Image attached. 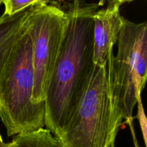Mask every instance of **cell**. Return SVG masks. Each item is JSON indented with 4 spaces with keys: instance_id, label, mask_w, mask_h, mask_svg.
<instances>
[{
    "instance_id": "cell-1",
    "label": "cell",
    "mask_w": 147,
    "mask_h": 147,
    "mask_svg": "<svg viewBox=\"0 0 147 147\" xmlns=\"http://www.w3.org/2000/svg\"><path fill=\"white\" fill-rule=\"evenodd\" d=\"M103 1L72 0L62 9L67 17L61 50L45 93V126L53 137L67 123L93 69V17Z\"/></svg>"
},
{
    "instance_id": "cell-2",
    "label": "cell",
    "mask_w": 147,
    "mask_h": 147,
    "mask_svg": "<svg viewBox=\"0 0 147 147\" xmlns=\"http://www.w3.org/2000/svg\"><path fill=\"white\" fill-rule=\"evenodd\" d=\"M123 119L111 92L106 67L94 65L78 103L54 138L58 147H115Z\"/></svg>"
},
{
    "instance_id": "cell-3",
    "label": "cell",
    "mask_w": 147,
    "mask_h": 147,
    "mask_svg": "<svg viewBox=\"0 0 147 147\" xmlns=\"http://www.w3.org/2000/svg\"><path fill=\"white\" fill-rule=\"evenodd\" d=\"M34 70L27 22L0 71V119L8 136L45 126V105L32 101Z\"/></svg>"
},
{
    "instance_id": "cell-4",
    "label": "cell",
    "mask_w": 147,
    "mask_h": 147,
    "mask_svg": "<svg viewBox=\"0 0 147 147\" xmlns=\"http://www.w3.org/2000/svg\"><path fill=\"white\" fill-rule=\"evenodd\" d=\"M117 53L106 64L109 87L124 119L131 125L132 114L146 84L147 23H135L123 17L117 39Z\"/></svg>"
},
{
    "instance_id": "cell-5",
    "label": "cell",
    "mask_w": 147,
    "mask_h": 147,
    "mask_svg": "<svg viewBox=\"0 0 147 147\" xmlns=\"http://www.w3.org/2000/svg\"><path fill=\"white\" fill-rule=\"evenodd\" d=\"M67 22L65 12L52 4L34 5L28 17L34 70L32 101L35 104H45L47 85L61 50Z\"/></svg>"
},
{
    "instance_id": "cell-6",
    "label": "cell",
    "mask_w": 147,
    "mask_h": 147,
    "mask_svg": "<svg viewBox=\"0 0 147 147\" xmlns=\"http://www.w3.org/2000/svg\"><path fill=\"white\" fill-rule=\"evenodd\" d=\"M120 6L108 5L98 9L93 17V61L99 67H106L108 58L113 51L123 24Z\"/></svg>"
},
{
    "instance_id": "cell-7",
    "label": "cell",
    "mask_w": 147,
    "mask_h": 147,
    "mask_svg": "<svg viewBox=\"0 0 147 147\" xmlns=\"http://www.w3.org/2000/svg\"><path fill=\"white\" fill-rule=\"evenodd\" d=\"M32 7L14 14L0 16V71L13 47L22 34Z\"/></svg>"
},
{
    "instance_id": "cell-8",
    "label": "cell",
    "mask_w": 147,
    "mask_h": 147,
    "mask_svg": "<svg viewBox=\"0 0 147 147\" xmlns=\"http://www.w3.org/2000/svg\"><path fill=\"white\" fill-rule=\"evenodd\" d=\"M12 140L20 147H58L52 134L44 128L17 134Z\"/></svg>"
},
{
    "instance_id": "cell-9",
    "label": "cell",
    "mask_w": 147,
    "mask_h": 147,
    "mask_svg": "<svg viewBox=\"0 0 147 147\" xmlns=\"http://www.w3.org/2000/svg\"><path fill=\"white\" fill-rule=\"evenodd\" d=\"M50 0H3L4 14L14 15L36 4H50Z\"/></svg>"
},
{
    "instance_id": "cell-10",
    "label": "cell",
    "mask_w": 147,
    "mask_h": 147,
    "mask_svg": "<svg viewBox=\"0 0 147 147\" xmlns=\"http://www.w3.org/2000/svg\"><path fill=\"white\" fill-rule=\"evenodd\" d=\"M137 104V116L136 119L139 121V125H140L141 130H142V135H143L144 142L145 145L146 146L147 144V121L146 117L145 116L144 110L143 103H142V97L139 98L136 102Z\"/></svg>"
},
{
    "instance_id": "cell-11",
    "label": "cell",
    "mask_w": 147,
    "mask_h": 147,
    "mask_svg": "<svg viewBox=\"0 0 147 147\" xmlns=\"http://www.w3.org/2000/svg\"><path fill=\"white\" fill-rule=\"evenodd\" d=\"M109 3V5H112V4H116V5L121 6L124 3L131 2L134 0H106Z\"/></svg>"
},
{
    "instance_id": "cell-12",
    "label": "cell",
    "mask_w": 147,
    "mask_h": 147,
    "mask_svg": "<svg viewBox=\"0 0 147 147\" xmlns=\"http://www.w3.org/2000/svg\"><path fill=\"white\" fill-rule=\"evenodd\" d=\"M2 147H20L18 146L17 144H16V142H14V141H11V142H9V143H4L3 144Z\"/></svg>"
},
{
    "instance_id": "cell-13",
    "label": "cell",
    "mask_w": 147,
    "mask_h": 147,
    "mask_svg": "<svg viewBox=\"0 0 147 147\" xmlns=\"http://www.w3.org/2000/svg\"><path fill=\"white\" fill-rule=\"evenodd\" d=\"M72 1V0H57V1H56V2L53 3V4H54V5L57 6V7H59L60 4V3H63V2L66 3V2H68V1ZM80 1H83V0H80Z\"/></svg>"
},
{
    "instance_id": "cell-14",
    "label": "cell",
    "mask_w": 147,
    "mask_h": 147,
    "mask_svg": "<svg viewBox=\"0 0 147 147\" xmlns=\"http://www.w3.org/2000/svg\"><path fill=\"white\" fill-rule=\"evenodd\" d=\"M4 141H3L2 138H1V134H0V147H2L3 144H4Z\"/></svg>"
},
{
    "instance_id": "cell-15",
    "label": "cell",
    "mask_w": 147,
    "mask_h": 147,
    "mask_svg": "<svg viewBox=\"0 0 147 147\" xmlns=\"http://www.w3.org/2000/svg\"><path fill=\"white\" fill-rule=\"evenodd\" d=\"M2 1L3 0H0V6H1V4H2Z\"/></svg>"
},
{
    "instance_id": "cell-16",
    "label": "cell",
    "mask_w": 147,
    "mask_h": 147,
    "mask_svg": "<svg viewBox=\"0 0 147 147\" xmlns=\"http://www.w3.org/2000/svg\"><path fill=\"white\" fill-rule=\"evenodd\" d=\"M137 147H139V146H137Z\"/></svg>"
}]
</instances>
